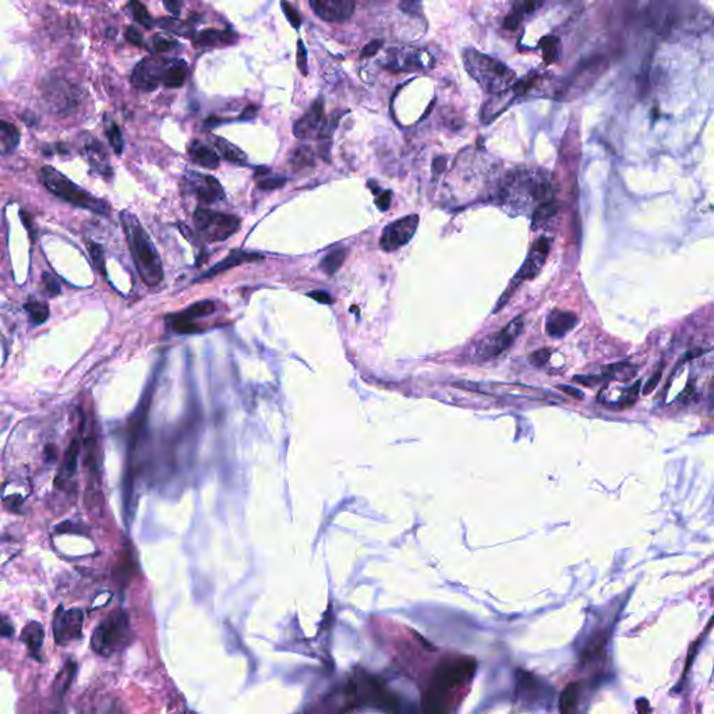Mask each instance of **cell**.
I'll return each instance as SVG.
<instances>
[{"mask_svg": "<svg viewBox=\"0 0 714 714\" xmlns=\"http://www.w3.org/2000/svg\"><path fill=\"white\" fill-rule=\"evenodd\" d=\"M178 43L172 39H168L166 37H162V36H156L153 37V48L156 52L159 53H165V52H169L172 50Z\"/></svg>", "mask_w": 714, "mask_h": 714, "instance_id": "obj_42", "label": "cell"}, {"mask_svg": "<svg viewBox=\"0 0 714 714\" xmlns=\"http://www.w3.org/2000/svg\"><path fill=\"white\" fill-rule=\"evenodd\" d=\"M188 153L191 156V159L202 166V168H208V169H217L220 166V156L215 151L212 150L211 147L202 144L201 141L198 140H194L188 144Z\"/></svg>", "mask_w": 714, "mask_h": 714, "instance_id": "obj_22", "label": "cell"}, {"mask_svg": "<svg viewBox=\"0 0 714 714\" xmlns=\"http://www.w3.org/2000/svg\"><path fill=\"white\" fill-rule=\"evenodd\" d=\"M20 144V131L11 123L0 120V155L11 153Z\"/></svg>", "mask_w": 714, "mask_h": 714, "instance_id": "obj_25", "label": "cell"}, {"mask_svg": "<svg viewBox=\"0 0 714 714\" xmlns=\"http://www.w3.org/2000/svg\"><path fill=\"white\" fill-rule=\"evenodd\" d=\"M165 7L168 9V11H171L172 14L175 16H179L180 14V7H182V1H178V0H166L163 1Z\"/></svg>", "mask_w": 714, "mask_h": 714, "instance_id": "obj_52", "label": "cell"}, {"mask_svg": "<svg viewBox=\"0 0 714 714\" xmlns=\"http://www.w3.org/2000/svg\"><path fill=\"white\" fill-rule=\"evenodd\" d=\"M120 221L141 279L148 286L159 285L163 279V268L148 233L130 211H121Z\"/></svg>", "mask_w": 714, "mask_h": 714, "instance_id": "obj_2", "label": "cell"}, {"mask_svg": "<svg viewBox=\"0 0 714 714\" xmlns=\"http://www.w3.org/2000/svg\"><path fill=\"white\" fill-rule=\"evenodd\" d=\"M26 310L28 311L31 320L34 324H42L48 320L49 317V307L46 303L42 301H30L26 304Z\"/></svg>", "mask_w": 714, "mask_h": 714, "instance_id": "obj_33", "label": "cell"}, {"mask_svg": "<svg viewBox=\"0 0 714 714\" xmlns=\"http://www.w3.org/2000/svg\"><path fill=\"white\" fill-rule=\"evenodd\" d=\"M130 640V624L126 612L114 611L108 615L95 629L92 649L105 657L121 650Z\"/></svg>", "mask_w": 714, "mask_h": 714, "instance_id": "obj_5", "label": "cell"}, {"mask_svg": "<svg viewBox=\"0 0 714 714\" xmlns=\"http://www.w3.org/2000/svg\"><path fill=\"white\" fill-rule=\"evenodd\" d=\"M126 38H127L129 42H131L136 46H143L144 45L143 34L137 28H134V27H129L126 30Z\"/></svg>", "mask_w": 714, "mask_h": 714, "instance_id": "obj_49", "label": "cell"}, {"mask_svg": "<svg viewBox=\"0 0 714 714\" xmlns=\"http://www.w3.org/2000/svg\"><path fill=\"white\" fill-rule=\"evenodd\" d=\"M540 48L543 50L544 63L551 65L556 60H558V58L561 55V40H560V38L554 37V36H547V37L541 38Z\"/></svg>", "mask_w": 714, "mask_h": 714, "instance_id": "obj_29", "label": "cell"}, {"mask_svg": "<svg viewBox=\"0 0 714 714\" xmlns=\"http://www.w3.org/2000/svg\"><path fill=\"white\" fill-rule=\"evenodd\" d=\"M188 75V66L185 60H172L163 77L162 85H165L166 88H179L185 84Z\"/></svg>", "mask_w": 714, "mask_h": 714, "instance_id": "obj_23", "label": "cell"}, {"mask_svg": "<svg viewBox=\"0 0 714 714\" xmlns=\"http://www.w3.org/2000/svg\"><path fill=\"white\" fill-rule=\"evenodd\" d=\"M557 388H558V389H561V391H563L564 394H566V395H569V396L575 398V399H583V394H582L579 389L573 388V386H568V385H558Z\"/></svg>", "mask_w": 714, "mask_h": 714, "instance_id": "obj_51", "label": "cell"}, {"mask_svg": "<svg viewBox=\"0 0 714 714\" xmlns=\"http://www.w3.org/2000/svg\"><path fill=\"white\" fill-rule=\"evenodd\" d=\"M522 677L518 679V693L522 696L525 703H539L546 698L547 685L537 678L527 673H521Z\"/></svg>", "mask_w": 714, "mask_h": 714, "instance_id": "obj_18", "label": "cell"}, {"mask_svg": "<svg viewBox=\"0 0 714 714\" xmlns=\"http://www.w3.org/2000/svg\"><path fill=\"white\" fill-rule=\"evenodd\" d=\"M58 458V450L55 445H46L45 448V460L46 462H53Z\"/></svg>", "mask_w": 714, "mask_h": 714, "instance_id": "obj_56", "label": "cell"}, {"mask_svg": "<svg viewBox=\"0 0 714 714\" xmlns=\"http://www.w3.org/2000/svg\"><path fill=\"white\" fill-rule=\"evenodd\" d=\"M172 60L162 56H148L143 59L133 70L131 82L143 91L156 90L162 81Z\"/></svg>", "mask_w": 714, "mask_h": 714, "instance_id": "obj_8", "label": "cell"}, {"mask_svg": "<svg viewBox=\"0 0 714 714\" xmlns=\"http://www.w3.org/2000/svg\"><path fill=\"white\" fill-rule=\"evenodd\" d=\"M560 714H588V693L585 685L572 682L560 696Z\"/></svg>", "mask_w": 714, "mask_h": 714, "instance_id": "obj_14", "label": "cell"}, {"mask_svg": "<svg viewBox=\"0 0 714 714\" xmlns=\"http://www.w3.org/2000/svg\"><path fill=\"white\" fill-rule=\"evenodd\" d=\"M215 310V304L211 301H198V303H194L188 307V310L182 311L179 315L182 318H186L188 321H193L194 318H198V317H204V315H210L212 314Z\"/></svg>", "mask_w": 714, "mask_h": 714, "instance_id": "obj_31", "label": "cell"}, {"mask_svg": "<svg viewBox=\"0 0 714 714\" xmlns=\"http://www.w3.org/2000/svg\"><path fill=\"white\" fill-rule=\"evenodd\" d=\"M264 259L265 257H264V254H261V253H247V251H243V250H233V251H230L222 261L215 264L208 272H205L201 276V279L212 278V276L220 275V274L225 272L227 269H232V268H234L237 265L246 263H256V261H261Z\"/></svg>", "mask_w": 714, "mask_h": 714, "instance_id": "obj_16", "label": "cell"}, {"mask_svg": "<svg viewBox=\"0 0 714 714\" xmlns=\"http://www.w3.org/2000/svg\"><path fill=\"white\" fill-rule=\"evenodd\" d=\"M558 210H560V204L556 200L539 204V207L534 210V214H533V224L540 225V224L546 222L547 220L553 218L558 212Z\"/></svg>", "mask_w": 714, "mask_h": 714, "instance_id": "obj_32", "label": "cell"}, {"mask_svg": "<svg viewBox=\"0 0 714 714\" xmlns=\"http://www.w3.org/2000/svg\"><path fill=\"white\" fill-rule=\"evenodd\" d=\"M88 250H90V253H91V256H92L94 263H95V265L98 266L99 272H102V274L105 275V274H107V272H105V259H104V251H102L101 246H99V244H95V243H92V242H91V243H90V246H88Z\"/></svg>", "mask_w": 714, "mask_h": 714, "instance_id": "obj_41", "label": "cell"}, {"mask_svg": "<svg viewBox=\"0 0 714 714\" xmlns=\"http://www.w3.org/2000/svg\"><path fill=\"white\" fill-rule=\"evenodd\" d=\"M418 227V215H408L391 222L382 230L379 246L384 251H395L406 246Z\"/></svg>", "mask_w": 714, "mask_h": 714, "instance_id": "obj_9", "label": "cell"}, {"mask_svg": "<svg viewBox=\"0 0 714 714\" xmlns=\"http://www.w3.org/2000/svg\"><path fill=\"white\" fill-rule=\"evenodd\" d=\"M578 324V317L570 311L554 310L546 321V331L553 338H561L572 331Z\"/></svg>", "mask_w": 714, "mask_h": 714, "instance_id": "obj_17", "label": "cell"}, {"mask_svg": "<svg viewBox=\"0 0 714 714\" xmlns=\"http://www.w3.org/2000/svg\"><path fill=\"white\" fill-rule=\"evenodd\" d=\"M298 67L303 75H308V62H307V49L303 40H298Z\"/></svg>", "mask_w": 714, "mask_h": 714, "instance_id": "obj_43", "label": "cell"}, {"mask_svg": "<svg viewBox=\"0 0 714 714\" xmlns=\"http://www.w3.org/2000/svg\"><path fill=\"white\" fill-rule=\"evenodd\" d=\"M107 136L114 152L120 155L123 151V136L119 126L113 120L107 124Z\"/></svg>", "mask_w": 714, "mask_h": 714, "instance_id": "obj_36", "label": "cell"}, {"mask_svg": "<svg viewBox=\"0 0 714 714\" xmlns=\"http://www.w3.org/2000/svg\"><path fill=\"white\" fill-rule=\"evenodd\" d=\"M40 182L46 186V188L53 193L56 197L65 200L66 202H70L78 208L88 210L94 214L99 215H108L109 212V205L104 201L92 195L91 193L85 191L84 188L77 186L69 178H66L63 173L56 171L52 166H42L39 172Z\"/></svg>", "mask_w": 714, "mask_h": 714, "instance_id": "obj_4", "label": "cell"}, {"mask_svg": "<svg viewBox=\"0 0 714 714\" xmlns=\"http://www.w3.org/2000/svg\"><path fill=\"white\" fill-rule=\"evenodd\" d=\"M324 99L320 97L318 99L314 101V104L310 107V109L301 116L299 120H296L293 126V134L299 140H308L313 139L314 136L318 134L321 124L324 121Z\"/></svg>", "mask_w": 714, "mask_h": 714, "instance_id": "obj_13", "label": "cell"}, {"mask_svg": "<svg viewBox=\"0 0 714 714\" xmlns=\"http://www.w3.org/2000/svg\"><path fill=\"white\" fill-rule=\"evenodd\" d=\"M78 453H80V443L77 438H75L66 451L62 469L55 480V486H58L59 489H63L67 485V482L70 480V477L75 476V472H77V463H78Z\"/></svg>", "mask_w": 714, "mask_h": 714, "instance_id": "obj_21", "label": "cell"}, {"mask_svg": "<svg viewBox=\"0 0 714 714\" xmlns=\"http://www.w3.org/2000/svg\"><path fill=\"white\" fill-rule=\"evenodd\" d=\"M281 7H282V10H283V13H285V16L288 18V21L291 23V26L298 30L301 27V16H299L298 10L291 3H288V1H282Z\"/></svg>", "mask_w": 714, "mask_h": 714, "instance_id": "obj_40", "label": "cell"}, {"mask_svg": "<svg viewBox=\"0 0 714 714\" xmlns=\"http://www.w3.org/2000/svg\"><path fill=\"white\" fill-rule=\"evenodd\" d=\"M129 6L131 9V13H133L134 18L140 24L146 26L147 28L152 27V18H151L150 13H148L147 7L143 3H140V1H131Z\"/></svg>", "mask_w": 714, "mask_h": 714, "instance_id": "obj_37", "label": "cell"}, {"mask_svg": "<svg viewBox=\"0 0 714 714\" xmlns=\"http://www.w3.org/2000/svg\"><path fill=\"white\" fill-rule=\"evenodd\" d=\"M75 666L73 663L67 664L60 673L59 676L56 678V682H55V691L56 693H59L60 696L65 695V692L69 689L70 683H72V679L75 677Z\"/></svg>", "mask_w": 714, "mask_h": 714, "instance_id": "obj_34", "label": "cell"}, {"mask_svg": "<svg viewBox=\"0 0 714 714\" xmlns=\"http://www.w3.org/2000/svg\"><path fill=\"white\" fill-rule=\"evenodd\" d=\"M14 635V627L11 624V621L0 614V638H11Z\"/></svg>", "mask_w": 714, "mask_h": 714, "instance_id": "obj_47", "label": "cell"}, {"mask_svg": "<svg viewBox=\"0 0 714 714\" xmlns=\"http://www.w3.org/2000/svg\"><path fill=\"white\" fill-rule=\"evenodd\" d=\"M382 43H384V42H382V39H374V40H372V42H370L369 45H366V48L363 49V52H362V58H366V59H367V58H373V56H376L377 53H378V50L382 48Z\"/></svg>", "mask_w": 714, "mask_h": 714, "instance_id": "obj_48", "label": "cell"}, {"mask_svg": "<svg viewBox=\"0 0 714 714\" xmlns=\"http://www.w3.org/2000/svg\"><path fill=\"white\" fill-rule=\"evenodd\" d=\"M310 6L324 21L340 23L352 17L356 3L355 0H311Z\"/></svg>", "mask_w": 714, "mask_h": 714, "instance_id": "obj_12", "label": "cell"}, {"mask_svg": "<svg viewBox=\"0 0 714 714\" xmlns=\"http://www.w3.org/2000/svg\"><path fill=\"white\" fill-rule=\"evenodd\" d=\"M43 639H45V631H43L42 625L37 621H31L24 627L23 634H21V640L26 643L28 650L37 657L40 649H42Z\"/></svg>", "mask_w": 714, "mask_h": 714, "instance_id": "obj_24", "label": "cell"}, {"mask_svg": "<svg viewBox=\"0 0 714 714\" xmlns=\"http://www.w3.org/2000/svg\"><path fill=\"white\" fill-rule=\"evenodd\" d=\"M256 114H257V107H254V105H249V107L243 111V113L240 114V120H251V119H254V117H256Z\"/></svg>", "mask_w": 714, "mask_h": 714, "instance_id": "obj_55", "label": "cell"}, {"mask_svg": "<svg viewBox=\"0 0 714 714\" xmlns=\"http://www.w3.org/2000/svg\"><path fill=\"white\" fill-rule=\"evenodd\" d=\"M445 168H447V159L445 158L438 156V158L434 159V162H433V171H434L436 175L441 173Z\"/></svg>", "mask_w": 714, "mask_h": 714, "instance_id": "obj_54", "label": "cell"}, {"mask_svg": "<svg viewBox=\"0 0 714 714\" xmlns=\"http://www.w3.org/2000/svg\"><path fill=\"white\" fill-rule=\"evenodd\" d=\"M349 254V250L346 247H338L330 251L320 263V268L327 274V275H334L339 268L343 265L346 257Z\"/></svg>", "mask_w": 714, "mask_h": 714, "instance_id": "obj_28", "label": "cell"}, {"mask_svg": "<svg viewBox=\"0 0 714 714\" xmlns=\"http://www.w3.org/2000/svg\"><path fill=\"white\" fill-rule=\"evenodd\" d=\"M311 299H314L318 303H323V304H331L332 303V298L327 293V292H323V291H315V292H311L308 295Z\"/></svg>", "mask_w": 714, "mask_h": 714, "instance_id": "obj_50", "label": "cell"}, {"mask_svg": "<svg viewBox=\"0 0 714 714\" xmlns=\"http://www.w3.org/2000/svg\"><path fill=\"white\" fill-rule=\"evenodd\" d=\"M42 281H43V285H45V291L48 295L50 296H56L60 293V285L59 282L50 275V274H43L42 276Z\"/></svg>", "mask_w": 714, "mask_h": 714, "instance_id": "obj_44", "label": "cell"}, {"mask_svg": "<svg viewBox=\"0 0 714 714\" xmlns=\"http://www.w3.org/2000/svg\"><path fill=\"white\" fill-rule=\"evenodd\" d=\"M477 663L473 657L452 656L434 670L423 696L424 714H455L469 693Z\"/></svg>", "mask_w": 714, "mask_h": 714, "instance_id": "obj_1", "label": "cell"}, {"mask_svg": "<svg viewBox=\"0 0 714 714\" xmlns=\"http://www.w3.org/2000/svg\"><path fill=\"white\" fill-rule=\"evenodd\" d=\"M540 6H543L541 1H539V3H536V1H519V3H515V6H514V9H512L511 13L514 16H516L519 20H522L524 16H527V14L536 11Z\"/></svg>", "mask_w": 714, "mask_h": 714, "instance_id": "obj_38", "label": "cell"}, {"mask_svg": "<svg viewBox=\"0 0 714 714\" xmlns=\"http://www.w3.org/2000/svg\"><path fill=\"white\" fill-rule=\"evenodd\" d=\"M85 148H87L88 161H90L92 169H95L99 175H102L105 178H111L112 169L108 162V155H107L105 150L101 147V144L97 140H94L92 137H90L85 143Z\"/></svg>", "mask_w": 714, "mask_h": 714, "instance_id": "obj_20", "label": "cell"}, {"mask_svg": "<svg viewBox=\"0 0 714 714\" xmlns=\"http://www.w3.org/2000/svg\"><path fill=\"white\" fill-rule=\"evenodd\" d=\"M222 121H226V120H224V119H220V117H210V119H207V120H205V123H204V129L210 130V129H212V127H217V126H218V124H221Z\"/></svg>", "mask_w": 714, "mask_h": 714, "instance_id": "obj_57", "label": "cell"}, {"mask_svg": "<svg viewBox=\"0 0 714 714\" xmlns=\"http://www.w3.org/2000/svg\"><path fill=\"white\" fill-rule=\"evenodd\" d=\"M463 62L467 73L472 75L486 91L499 95L515 84V72L507 65L475 49H466Z\"/></svg>", "mask_w": 714, "mask_h": 714, "instance_id": "obj_3", "label": "cell"}, {"mask_svg": "<svg viewBox=\"0 0 714 714\" xmlns=\"http://www.w3.org/2000/svg\"><path fill=\"white\" fill-rule=\"evenodd\" d=\"M212 143H214V147L220 152V155L226 161L233 162V163H246V159H247L246 153L240 148H237L234 144L229 143L222 137H212Z\"/></svg>", "mask_w": 714, "mask_h": 714, "instance_id": "obj_26", "label": "cell"}, {"mask_svg": "<svg viewBox=\"0 0 714 714\" xmlns=\"http://www.w3.org/2000/svg\"><path fill=\"white\" fill-rule=\"evenodd\" d=\"M286 185V179L282 176H274V178H260L257 179V186L264 191H271L276 188H283Z\"/></svg>", "mask_w": 714, "mask_h": 714, "instance_id": "obj_39", "label": "cell"}, {"mask_svg": "<svg viewBox=\"0 0 714 714\" xmlns=\"http://www.w3.org/2000/svg\"><path fill=\"white\" fill-rule=\"evenodd\" d=\"M660 378H661V372H657L654 376L651 377V378L647 381V384H646V386H644L643 392H644V394H650V392L656 388V385L659 384Z\"/></svg>", "mask_w": 714, "mask_h": 714, "instance_id": "obj_53", "label": "cell"}, {"mask_svg": "<svg viewBox=\"0 0 714 714\" xmlns=\"http://www.w3.org/2000/svg\"><path fill=\"white\" fill-rule=\"evenodd\" d=\"M524 327H525V320L522 315H519L518 318L511 321L507 327H504L499 332H497L491 338L486 339L483 342V346L477 352L479 356H482L485 359L499 356L501 353H504L505 350H508L514 345V342L521 335Z\"/></svg>", "mask_w": 714, "mask_h": 714, "instance_id": "obj_11", "label": "cell"}, {"mask_svg": "<svg viewBox=\"0 0 714 714\" xmlns=\"http://www.w3.org/2000/svg\"><path fill=\"white\" fill-rule=\"evenodd\" d=\"M193 220L198 234L210 243L224 242L240 229V220L237 217L201 207L194 211Z\"/></svg>", "mask_w": 714, "mask_h": 714, "instance_id": "obj_6", "label": "cell"}, {"mask_svg": "<svg viewBox=\"0 0 714 714\" xmlns=\"http://www.w3.org/2000/svg\"><path fill=\"white\" fill-rule=\"evenodd\" d=\"M169 320H171L173 331H176L178 334L188 335V334H194V332L200 331V327L197 324H194L193 321H188L186 318H182L179 314L172 315Z\"/></svg>", "mask_w": 714, "mask_h": 714, "instance_id": "obj_35", "label": "cell"}, {"mask_svg": "<svg viewBox=\"0 0 714 714\" xmlns=\"http://www.w3.org/2000/svg\"><path fill=\"white\" fill-rule=\"evenodd\" d=\"M191 183L197 198L205 204H212L225 198L222 185L214 176L191 173Z\"/></svg>", "mask_w": 714, "mask_h": 714, "instance_id": "obj_15", "label": "cell"}, {"mask_svg": "<svg viewBox=\"0 0 714 714\" xmlns=\"http://www.w3.org/2000/svg\"><path fill=\"white\" fill-rule=\"evenodd\" d=\"M391 200H392V191L391 190L381 191L379 194H377V208L381 210V211H386L391 207Z\"/></svg>", "mask_w": 714, "mask_h": 714, "instance_id": "obj_46", "label": "cell"}, {"mask_svg": "<svg viewBox=\"0 0 714 714\" xmlns=\"http://www.w3.org/2000/svg\"><path fill=\"white\" fill-rule=\"evenodd\" d=\"M194 43L198 46H227L237 40V36L229 30H202L193 38Z\"/></svg>", "mask_w": 714, "mask_h": 714, "instance_id": "obj_19", "label": "cell"}, {"mask_svg": "<svg viewBox=\"0 0 714 714\" xmlns=\"http://www.w3.org/2000/svg\"><path fill=\"white\" fill-rule=\"evenodd\" d=\"M550 249H551V242L550 239L547 237H540L534 242L529 256H527L526 261L524 263V265L521 266L519 272L515 275V278L512 279L511 285L508 286L507 292L504 293V296L499 299L498 304H497V308L494 310L495 313L502 308L508 299L512 296V293L516 291V288L525 282V281H530L533 279L539 272L540 269L543 268V265L546 263L547 257H548V253H550Z\"/></svg>", "mask_w": 714, "mask_h": 714, "instance_id": "obj_7", "label": "cell"}, {"mask_svg": "<svg viewBox=\"0 0 714 714\" xmlns=\"http://www.w3.org/2000/svg\"><path fill=\"white\" fill-rule=\"evenodd\" d=\"M550 356H551V352H550L548 349H541V350L534 352V353L529 357V360H530V363H531L533 366H536V367H541V366H544V364L548 362Z\"/></svg>", "mask_w": 714, "mask_h": 714, "instance_id": "obj_45", "label": "cell"}, {"mask_svg": "<svg viewBox=\"0 0 714 714\" xmlns=\"http://www.w3.org/2000/svg\"><path fill=\"white\" fill-rule=\"evenodd\" d=\"M158 26L161 28H163L165 31L176 34V36H180V37H195V31H194V28H193V26L190 23L180 21V20L173 18V17H163V18L158 20Z\"/></svg>", "mask_w": 714, "mask_h": 714, "instance_id": "obj_27", "label": "cell"}, {"mask_svg": "<svg viewBox=\"0 0 714 714\" xmlns=\"http://www.w3.org/2000/svg\"><path fill=\"white\" fill-rule=\"evenodd\" d=\"M289 162L295 171H301L304 168H310L315 162V155L314 151L311 150L308 146H301L292 152Z\"/></svg>", "mask_w": 714, "mask_h": 714, "instance_id": "obj_30", "label": "cell"}, {"mask_svg": "<svg viewBox=\"0 0 714 714\" xmlns=\"http://www.w3.org/2000/svg\"><path fill=\"white\" fill-rule=\"evenodd\" d=\"M84 614L80 608H58L53 618V635L58 644L65 646L81 637Z\"/></svg>", "mask_w": 714, "mask_h": 714, "instance_id": "obj_10", "label": "cell"}]
</instances>
